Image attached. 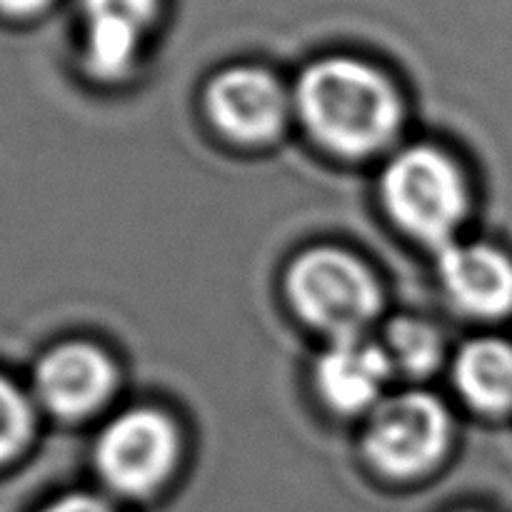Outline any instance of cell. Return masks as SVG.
Listing matches in <instances>:
<instances>
[{
	"label": "cell",
	"mask_w": 512,
	"mask_h": 512,
	"mask_svg": "<svg viewBox=\"0 0 512 512\" xmlns=\"http://www.w3.org/2000/svg\"><path fill=\"white\" fill-rule=\"evenodd\" d=\"M380 198L400 230L438 250L453 243L470 205L463 170L435 145L395 153L380 178Z\"/></svg>",
	"instance_id": "cell-2"
},
{
	"label": "cell",
	"mask_w": 512,
	"mask_h": 512,
	"mask_svg": "<svg viewBox=\"0 0 512 512\" xmlns=\"http://www.w3.org/2000/svg\"><path fill=\"white\" fill-rule=\"evenodd\" d=\"M295 313L333 340L358 338L378 318L383 293L373 270L348 250L320 245L300 253L285 273Z\"/></svg>",
	"instance_id": "cell-3"
},
{
	"label": "cell",
	"mask_w": 512,
	"mask_h": 512,
	"mask_svg": "<svg viewBox=\"0 0 512 512\" xmlns=\"http://www.w3.org/2000/svg\"><path fill=\"white\" fill-rule=\"evenodd\" d=\"M50 0H0V10L10 15H30L38 13Z\"/></svg>",
	"instance_id": "cell-15"
},
{
	"label": "cell",
	"mask_w": 512,
	"mask_h": 512,
	"mask_svg": "<svg viewBox=\"0 0 512 512\" xmlns=\"http://www.w3.org/2000/svg\"><path fill=\"white\" fill-rule=\"evenodd\" d=\"M178 455L173 420L155 408H133L105 425L95 443V468L115 493L148 495L170 478Z\"/></svg>",
	"instance_id": "cell-5"
},
{
	"label": "cell",
	"mask_w": 512,
	"mask_h": 512,
	"mask_svg": "<svg viewBox=\"0 0 512 512\" xmlns=\"http://www.w3.org/2000/svg\"><path fill=\"white\" fill-rule=\"evenodd\" d=\"M293 108L323 148L348 158L378 153L403 123V100L390 78L348 55L310 63L295 83Z\"/></svg>",
	"instance_id": "cell-1"
},
{
	"label": "cell",
	"mask_w": 512,
	"mask_h": 512,
	"mask_svg": "<svg viewBox=\"0 0 512 512\" xmlns=\"http://www.w3.org/2000/svg\"><path fill=\"white\" fill-rule=\"evenodd\" d=\"M33 433V410L10 380L0 378V463L15 458Z\"/></svg>",
	"instance_id": "cell-13"
},
{
	"label": "cell",
	"mask_w": 512,
	"mask_h": 512,
	"mask_svg": "<svg viewBox=\"0 0 512 512\" xmlns=\"http://www.w3.org/2000/svg\"><path fill=\"white\" fill-rule=\"evenodd\" d=\"M115 390V365L98 345L63 343L35 365V395L53 415L85 418Z\"/></svg>",
	"instance_id": "cell-7"
},
{
	"label": "cell",
	"mask_w": 512,
	"mask_h": 512,
	"mask_svg": "<svg viewBox=\"0 0 512 512\" xmlns=\"http://www.w3.org/2000/svg\"><path fill=\"white\" fill-rule=\"evenodd\" d=\"M158 8L160 0H80L90 75L115 80L128 73Z\"/></svg>",
	"instance_id": "cell-9"
},
{
	"label": "cell",
	"mask_w": 512,
	"mask_h": 512,
	"mask_svg": "<svg viewBox=\"0 0 512 512\" xmlns=\"http://www.w3.org/2000/svg\"><path fill=\"white\" fill-rule=\"evenodd\" d=\"M363 448L370 465L388 478H418L448 453V410L420 390L383 398L370 413Z\"/></svg>",
	"instance_id": "cell-4"
},
{
	"label": "cell",
	"mask_w": 512,
	"mask_h": 512,
	"mask_svg": "<svg viewBox=\"0 0 512 512\" xmlns=\"http://www.w3.org/2000/svg\"><path fill=\"white\" fill-rule=\"evenodd\" d=\"M43 512H113L105 503H100L98 498H90V495H68V498L58 500L50 508Z\"/></svg>",
	"instance_id": "cell-14"
},
{
	"label": "cell",
	"mask_w": 512,
	"mask_h": 512,
	"mask_svg": "<svg viewBox=\"0 0 512 512\" xmlns=\"http://www.w3.org/2000/svg\"><path fill=\"white\" fill-rule=\"evenodd\" d=\"M393 363L383 345L358 338H340L315 363V385L335 413H363L380 403L383 388L388 385Z\"/></svg>",
	"instance_id": "cell-10"
},
{
	"label": "cell",
	"mask_w": 512,
	"mask_h": 512,
	"mask_svg": "<svg viewBox=\"0 0 512 512\" xmlns=\"http://www.w3.org/2000/svg\"><path fill=\"white\" fill-rule=\"evenodd\" d=\"M453 378L465 403L480 413L512 410V345L500 338H480L455 355Z\"/></svg>",
	"instance_id": "cell-11"
},
{
	"label": "cell",
	"mask_w": 512,
	"mask_h": 512,
	"mask_svg": "<svg viewBox=\"0 0 512 512\" xmlns=\"http://www.w3.org/2000/svg\"><path fill=\"white\" fill-rule=\"evenodd\" d=\"M438 273L448 298L475 318L512 313V260L485 243H450L440 250Z\"/></svg>",
	"instance_id": "cell-8"
},
{
	"label": "cell",
	"mask_w": 512,
	"mask_h": 512,
	"mask_svg": "<svg viewBox=\"0 0 512 512\" xmlns=\"http://www.w3.org/2000/svg\"><path fill=\"white\" fill-rule=\"evenodd\" d=\"M393 370L413 378L430 375L443 360V338L438 328L418 318H398L390 323L383 343Z\"/></svg>",
	"instance_id": "cell-12"
},
{
	"label": "cell",
	"mask_w": 512,
	"mask_h": 512,
	"mask_svg": "<svg viewBox=\"0 0 512 512\" xmlns=\"http://www.w3.org/2000/svg\"><path fill=\"white\" fill-rule=\"evenodd\" d=\"M293 98L258 65L220 70L205 88V113L218 133L240 145L270 143L283 130Z\"/></svg>",
	"instance_id": "cell-6"
}]
</instances>
